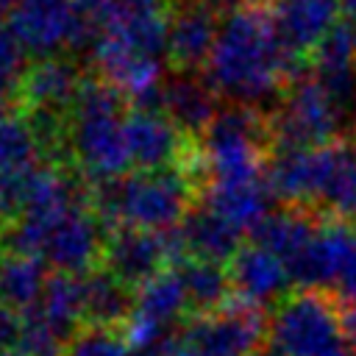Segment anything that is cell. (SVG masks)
Returning <instances> with one entry per match:
<instances>
[{
    "mask_svg": "<svg viewBox=\"0 0 356 356\" xmlns=\"http://www.w3.org/2000/svg\"><path fill=\"white\" fill-rule=\"evenodd\" d=\"M178 228H181V236H184V245H186V256L189 259L228 264L239 253V248H242L239 245L242 231L234 228L225 217H220L209 206L192 209Z\"/></svg>",
    "mask_w": 356,
    "mask_h": 356,
    "instance_id": "obj_18",
    "label": "cell"
},
{
    "mask_svg": "<svg viewBox=\"0 0 356 356\" xmlns=\"http://www.w3.org/2000/svg\"><path fill=\"white\" fill-rule=\"evenodd\" d=\"M267 184L292 209H317L328 220L356 222V142L275 150Z\"/></svg>",
    "mask_w": 356,
    "mask_h": 356,
    "instance_id": "obj_2",
    "label": "cell"
},
{
    "mask_svg": "<svg viewBox=\"0 0 356 356\" xmlns=\"http://www.w3.org/2000/svg\"><path fill=\"white\" fill-rule=\"evenodd\" d=\"M125 11H159L161 0H120Z\"/></svg>",
    "mask_w": 356,
    "mask_h": 356,
    "instance_id": "obj_30",
    "label": "cell"
},
{
    "mask_svg": "<svg viewBox=\"0 0 356 356\" xmlns=\"http://www.w3.org/2000/svg\"><path fill=\"white\" fill-rule=\"evenodd\" d=\"M125 97L103 78L83 81L70 117L67 145L83 175L92 181L122 178L131 167L125 142Z\"/></svg>",
    "mask_w": 356,
    "mask_h": 356,
    "instance_id": "obj_4",
    "label": "cell"
},
{
    "mask_svg": "<svg viewBox=\"0 0 356 356\" xmlns=\"http://www.w3.org/2000/svg\"><path fill=\"white\" fill-rule=\"evenodd\" d=\"M267 337L278 356H356L345 337L342 314L323 292L298 289L284 298L267 325Z\"/></svg>",
    "mask_w": 356,
    "mask_h": 356,
    "instance_id": "obj_5",
    "label": "cell"
},
{
    "mask_svg": "<svg viewBox=\"0 0 356 356\" xmlns=\"http://www.w3.org/2000/svg\"><path fill=\"white\" fill-rule=\"evenodd\" d=\"M64 356H131V345L111 328L89 325L70 339Z\"/></svg>",
    "mask_w": 356,
    "mask_h": 356,
    "instance_id": "obj_27",
    "label": "cell"
},
{
    "mask_svg": "<svg viewBox=\"0 0 356 356\" xmlns=\"http://www.w3.org/2000/svg\"><path fill=\"white\" fill-rule=\"evenodd\" d=\"M8 28L14 31L25 53L53 58L61 47H70L75 6L72 0H19L8 14Z\"/></svg>",
    "mask_w": 356,
    "mask_h": 356,
    "instance_id": "obj_12",
    "label": "cell"
},
{
    "mask_svg": "<svg viewBox=\"0 0 356 356\" xmlns=\"http://www.w3.org/2000/svg\"><path fill=\"white\" fill-rule=\"evenodd\" d=\"M131 356H159V348L156 350H134L131 348Z\"/></svg>",
    "mask_w": 356,
    "mask_h": 356,
    "instance_id": "obj_33",
    "label": "cell"
},
{
    "mask_svg": "<svg viewBox=\"0 0 356 356\" xmlns=\"http://www.w3.org/2000/svg\"><path fill=\"white\" fill-rule=\"evenodd\" d=\"M192 195L195 181L184 170H159L95 181L89 189V206L108 234L117 228L164 234L186 220L192 211Z\"/></svg>",
    "mask_w": 356,
    "mask_h": 356,
    "instance_id": "obj_3",
    "label": "cell"
},
{
    "mask_svg": "<svg viewBox=\"0 0 356 356\" xmlns=\"http://www.w3.org/2000/svg\"><path fill=\"white\" fill-rule=\"evenodd\" d=\"M22 317H25L22 339H19V348H17L22 356H64L70 342L47 320H42L36 312H28Z\"/></svg>",
    "mask_w": 356,
    "mask_h": 356,
    "instance_id": "obj_26",
    "label": "cell"
},
{
    "mask_svg": "<svg viewBox=\"0 0 356 356\" xmlns=\"http://www.w3.org/2000/svg\"><path fill=\"white\" fill-rule=\"evenodd\" d=\"M273 197L275 195H273L267 178H261V181L234 184V186H206L203 206H209L211 211H217L234 228H239L245 234V231H253L270 214Z\"/></svg>",
    "mask_w": 356,
    "mask_h": 356,
    "instance_id": "obj_20",
    "label": "cell"
},
{
    "mask_svg": "<svg viewBox=\"0 0 356 356\" xmlns=\"http://www.w3.org/2000/svg\"><path fill=\"white\" fill-rule=\"evenodd\" d=\"M209 81H200L192 72H184L178 78H167L164 97H161V114L186 136H200L209 131V125L217 120V100Z\"/></svg>",
    "mask_w": 356,
    "mask_h": 356,
    "instance_id": "obj_17",
    "label": "cell"
},
{
    "mask_svg": "<svg viewBox=\"0 0 356 356\" xmlns=\"http://www.w3.org/2000/svg\"><path fill=\"white\" fill-rule=\"evenodd\" d=\"M295 286L356 306V225L323 220L312 242L286 264Z\"/></svg>",
    "mask_w": 356,
    "mask_h": 356,
    "instance_id": "obj_6",
    "label": "cell"
},
{
    "mask_svg": "<svg viewBox=\"0 0 356 356\" xmlns=\"http://www.w3.org/2000/svg\"><path fill=\"white\" fill-rule=\"evenodd\" d=\"M225 267H228V278H231L236 303L250 306L256 312H261L264 306H270L275 300L281 303L292 284L286 264L275 253H270L259 245L239 248V253Z\"/></svg>",
    "mask_w": 356,
    "mask_h": 356,
    "instance_id": "obj_13",
    "label": "cell"
},
{
    "mask_svg": "<svg viewBox=\"0 0 356 356\" xmlns=\"http://www.w3.org/2000/svg\"><path fill=\"white\" fill-rule=\"evenodd\" d=\"M0 356H22V353H19V350H3Z\"/></svg>",
    "mask_w": 356,
    "mask_h": 356,
    "instance_id": "obj_34",
    "label": "cell"
},
{
    "mask_svg": "<svg viewBox=\"0 0 356 356\" xmlns=\"http://www.w3.org/2000/svg\"><path fill=\"white\" fill-rule=\"evenodd\" d=\"M83 86V78L75 64L67 58H39L33 67H28L19 100L28 114H70L78 92Z\"/></svg>",
    "mask_w": 356,
    "mask_h": 356,
    "instance_id": "obj_14",
    "label": "cell"
},
{
    "mask_svg": "<svg viewBox=\"0 0 356 356\" xmlns=\"http://www.w3.org/2000/svg\"><path fill=\"white\" fill-rule=\"evenodd\" d=\"M217 19L214 11L189 0L178 11L167 17V58L184 70L192 72L200 64H209V56L217 42Z\"/></svg>",
    "mask_w": 356,
    "mask_h": 356,
    "instance_id": "obj_16",
    "label": "cell"
},
{
    "mask_svg": "<svg viewBox=\"0 0 356 356\" xmlns=\"http://www.w3.org/2000/svg\"><path fill=\"white\" fill-rule=\"evenodd\" d=\"M259 356H278V353H259Z\"/></svg>",
    "mask_w": 356,
    "mask_h": 356,
    "instance_id": "obj_35",
    "label": "cell"
},
{
    "mask_svg": "<svg viewBox=\"0 0 356 356\" xmlns=\"http://www.w3.org/2000/svg\"><path fill=\"white\" fill-rule=\"evenodd\" d=\"M33 312L70 342L78 334L75 328L83 323V281L78 275H64V273L50 275L42 300L36 303Z\"/></svg>",
    "mask_w": 356,
    "mask_h": 356,
    "instance_id": "obj_24",
    "label": "cell"
},
{
    "mask_svg": "<svg viewBox=\"0 0 356 356\" xmlns=\"http://www.w3.org/2000/svg\"><path fill=\"white\" fill-rule=\"evenodd\" d=\"M317 222L306 209H284V211H270L253 231V245L275 253L284 264H289L314 236Z\"/></svg>",
    "mask_w": 356,
    "mask_h": 356,
    "instance_id": "obj_23",
    "label": "cell"
},
{
    "mask_svg": "<svg viewBox=\"0 0 356 356\" xmlns=\"http://www.w3.org/2000/svg\"><path fill=\"white\" fill-rule=\"evenodd\" d=\"M270 8L284 47L303 58L306 53H314L334 25H339L337 14L342 6L339 0H275Z\"/></svg>",
    "mask_w": 356,
    "mask_h": 356,
    "instance_id": "obj_15",
    "label": "cell"
},
{
    "mask_svg": "<svg viewBox=\"0 0 356 356\" xmlns=\"http://www.w3.org/2000/svg\"><path fill=\"white\" fill-rule=\"evenodd\" d=\"M195 3H200V6H206V8H211V11H214V8H231V11H234V8L245 6L248 0H195Z\"/></svg>",
    "mask_w": 356,
    "mask_h": 356,
    "instance_id": "obj_31",
    "label": "cell"
},
{
    "mask_svg": "<svg viewBox=\"0 0 356 356\" xmlns=\"http://www.w3.org/2000/svg\"><path fill=\"white\" fill-rule=\"evenodd\" d=\"M264 320L256 309L234 303L211 314H195L178 337L197 356H253L261 342Z\"/></svg>",
    "mask_w": 356,
    "mask_h": 356,
    "instance_id": "obj_9",
    "label": "cell"
},
{
    "mask_svg": "<svg viewBox=\"0 0 356 356\" xmlns=\"http://www.w3.org/2000/svg\"><path fill=\"white\" fill-rule=\"evenodd\" d=\"M81 281H83V323H89L92 328H111V331L114 325H128L136 306V289H131L103 267L92 270Z\"/></svg>",
    "mask_w": 356,
    "mask_h": 356,
    "instance_id": "obj_19",
    "label": "cell"
},
{
    "mask_svg": "<svg viewBox=\"0 0 356 356\" xmlns=\"http://www.w3.org/2000/svg\"><path fill=\"white\" fill-rule=\"evenodd\" d=\"M184 312H189V295L181 275V267H167L136 289L134 317L167 331Z\"/></svg>",
    "mask_w": 356,
    "mask_h": 356,
    "instance_id": "obj_21",
    "label": "cell"
},
{
    "mask_svg": "<svg viewBox=\"0 0 356 356\" xmlns=\"http://www.w3.org/2000/svg\"><path fill=\"white\" fill-rule=\"evenodd\" d=\"M17 3H19V0H0V14H3V11H8V14H11V11L17 8Z\"/></svg>",
    "mask_w": 356,
    "mask_h": 356,
    "instance_id": "obj_32",
    "label": "cell"
},
{
    "mask_svg": "<svg viewBox=\"0 0 356 356\" xmlns=\"http://www.w3.org/2000/svg\"><path fill=\"white\" fill-rule=\"evenodd\" d=\"M103 248L106 225L89 206H78L47 228L39 259L56 273L81 278L86 270L92 273L103 259Z\"/></svg>",
    "mask_w": 356,
    "mask_h": 356,
    "instance_id": "obj_8",
    "label": "cell"
},
{
    "mask_svg": "<svg viewBox=\"0 0 356 356\" xmlns=\"http://www.w3.org/2000/svg\"><path fill=\"white\" fill-rule=\"evenodd\" d=\"M181 275L186 284L189 295V309L195 314H211L225 309L231 298V278L228 267L214 264V261H200V259H186L181 264Z\"/></svg>",
    "mask_w": 356,
    "mask_h": 356,
    "instance_id": "obj_25",
    "label": "cell"
},
{
    "mask_svg": "<svg viewBox=\"0 0 356 356\" xmlns=\"http://www.w3.org/2000/svg\"><path fill=\"white\" fill-rule=\"evenodd\" d=\"M0 72L14 75V78H25V72H28L25 70V47L14 36V31L3 22H0Z\"/></svg>",
    "mask_w": 356,
    "mask_h": 356,
    "instance_id": "obj_28",
    "label": "cell"
},
{
    "mask_svg": "<svg viewBox=\"0 0 356 356\" xmlns=\"http://www.w3.org/2000/svg\"><path fill=\"white\" fill-rule=\"evenodd\" d=\"M44 267L39 256L6 250L0 256V303L19 314L33 312L50 281Z\"/></svg>",
    "mask_w": 356,
    "mask_h": 356,
    "instance_id": "obj_22",
    "label": "cell"
},
{
    "mask_svg": "<svg viewBox=\"0 0 356 356\" xmlns=\"http://www.w3.org/2000/svg\"><path fill=\"white\" fill-rule=\"evenodd\" d=\"M303 70V58L284 47L273 8L264 3L228 11L206 64L211 89L234 100V106L250 108L275 95L281 83H292Z\"/></svg>",
    "mask_w": 356,
    "mask_h": 356,
    "instance_id": "obj_1",
    "label": "cell"
},
{
    "mask_svg": "<svg viewBox=\"0 0 356 356\" xmlns=\"http://www.w3.org/2000/svg\"><path fill=\"white\" fill-rule=\"evenodd\" d=\"M353 39H356V22H353Z\"/></svg>",
    "mask_w": 356,
    "mask_h": 356,
    "instance_id": "obj_36",
    "label": "cell"
},
{
    "mask_svg": "<svg viewBox=\"0 0 356 356\" xmlns=\"http://www.w3.org/2000/svg\"><path fill=\"white\" fill-rule=\"evenodd\" d=\"M125 142L136 172L184 170L197 150V142L181 134L164 114L136 108L125 114Z\"/></svg>",
    "mask_w": 356,
    "mask_h": 356,
    "instance_id": "obj_10",
    "label": "cell"
},
{
    "mask_svg": "<svg viewBox=\"0 0 356 356\" xmlns=\"http://www.w3.org/2000/svg\"><path fill=\"white\" fill-rule=\"evenodd\" d=\"M22 323L25 317L8 306L0 303V353L3 350H17L22 339Z\"/></svg>",
    "mask_w": 356,
    "mask_h": 356,
    "instance_id": "obj_29",
    "label": "cell"
},
{
    "mask_svg": "<svg viewBox=\"0 0 356 356\" xmlns=\"http://www.w3.org/2000/svg\"><path fill=\"white\" fill-rule=\"evenodd\" d=\"M103 270L128 284L131 289H139L145 281L159 275L161 270L172 267L167 234L139 231V228H117L106 236Z\"/></svg>",
    "mask_w": 356,
    "mask_h": 356,
    "instance_id": "obj_11",
    "label": "cell"
},
{
    "mask_svg": "<svg viewBox=\"0 0 356 356\" xmlns=\"http://www.w3.org/2000/svg\"><path fill=\"white\" fill-rule=\"evenodd\" d=\"M345 120L348 114L312 75V67H306L289 83V92L270 122V136L275 150L323 147L339 136Z\"/></svg>",
    "mask_w": 356,
    "mask_h": 356,
    "instance_id": "obj_7",
    "label": "cell"
}]
</instances>
